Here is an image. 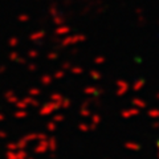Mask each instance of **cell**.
I'll return each mask as SVG.
<instances>
[{"label": "cell", "instance_id": "obj_1", "mask_svg": "<svg viewBox=\"0 0 159 159\" xmlns=\"http://www.w3.org/2000/svg\"><path fill=\"white\" fill-rule=\"evenodd\" d=\"M66 32H69V28L68 27H61L58 29V33H66Z\"/></svg>", "mask_w": 159, "mask_h": 159}]
</instances>
